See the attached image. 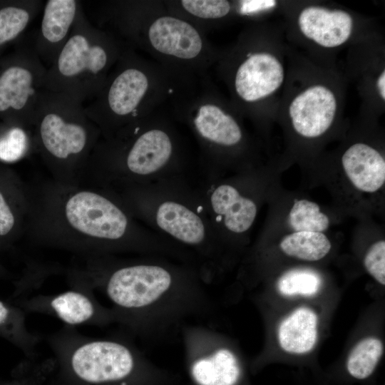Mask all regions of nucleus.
<instances>
[{
    "mask_svg": "<svg viewBox=\"0 0 385 385\" xmlns=\"http://www.w3.org/2000/svg\"><path fill=\"white\" fill-rule=\"evenodd\" d=\"M106 272L97 286L112 303L115 323L140 339L174 338L211 316L208 279L194 264L148 255Z\"/></svg>",
    "mask_w": 385,
    "mask_h": 385,
    "instance_id": "nucleus-1",
    "label": "nucleus"
},
{
    "mask_svg": "<svg viewBox=\"0 0 385 385\" xmlns=\"http://www.w3.org/2000/svg\"><path fill=\"white\" fill-rule=\"evenodd\" d=\"M101 9V21L106 29L180 78L209 76L221 56L205 32L171 13L163 1H110Z\"/></svg>",
    "mask_w": 385,
    "mask_h": 385,
    "instance_id": "nucleus-2",
    "label": "nucleus"
},
{
    "mask_svg": "<svg viewBox=\"0 0 385 385\" xmlns=\"http://www.w3.org/2000/svg\"><path fill=\"white\" fill-rule=\"evenodd\" d=\"M187 82L127 46L85 113L108 138L168 106L174 92Z\"/></svg>",
    "mask_w": 385,
    "mask_h": 385,
    "instance_id": "nucleus-3",
    "label": "nucleus"
},
{
    "mask_svg": "<svg viewBox=\"0 0 385 385\" xmlns=\"http://www.w3.org/2000/svg\"><path fill=\"white\" fill-rule=\"evenodd\" d=\"M75 376L90 385H175L177 376L153 363L132 344L62 331L50 340Z\"/></svg>",
    "mask_w": 385,
    "mask_h": 385,
    "instance_id": "nucleus-4",
    "label": "nucleus"
},
{
    "mask_svg": "<svg viewBox=\"0 0 385 385\" xmlns=\"http://www.w3.org/2000/svg\"><path fill=\"white\" fill-rule=\"evenodd\" d=\"M143 216L159 235L190 252L209 280L218 251L215 227L190 187L172 177L145 183Z\"/></svg>",
    "mask_w": 385,
    "mask_h": 385,
    "instance_id": "nucleus-5",
    "label": "nucleus"
},
{
    "mask_svg": "<svg viewBox=\"0 0 385 385\" xmlns=\"http://www.w3.org/2000/svg\"><path fill=\"white\" fill-rule=\"evenodd\" d=\"M126 46L108 29L93 25L81 6L68 41L47 68L44 89L91 102Z\"/></svg>",
    "mask_w": 385,
    "mask_h": 385,
    "instance_id": "nucleus-6",
    "label": "nucleus"
},
{
    "mask_svg": "<svg viewBox=\"0 0 385 385\" xmlns=\"http://www.w3.org/2000/svg\"><path fill=\"white\" fill-rule=\"evenodd\" d=\"M101 151L145 183L171 178L187 163L184 140L168 106L134 121L107 138Z\"/></svg>",
    "mask_w": 385,
    "mask_h": 385,
    "instance_id": "nucleus-7",
    "label": "nucleus"
},
{
    "mask_svg": "<svg viewBox=\"0 0 385 385\" xmlns=\"http://www.w3.org/2000/svg\"><path fill=\"white\" fill-rule=\"evenodd\" d=\"M84 108L66 94L42 91L33 124L41 148L48 158L64 162L86 154L100 130Z\"/></svg>",
    "mask_w": 385,
    "mask_h": 385,
    "instance_id": "nucleus-8",
    "label": "nucleus"
},
{
    "mask_svg": "<svg viewBox=\"0 0 385 385\" xmlns=\"http://www.w3.org/2000/svg\"><path fill=\"white\" fill-rule=\"evenodd\" d=\"M185 365L193 385H242L240 357L227 341L211 327L197 322L180 332Z\"/></svg>",
    "mask_w": 385,
    "mask_h": 385,
    "instance_id": "nucleus-9",
    "label": "nucleus"
},
{
    "mask_svg": "<svg viewBox=\"0 0 385 385\" xmlns=\"http://www.w3.org/2000/svg\"><path fill=\"white\" fill-rule=\"evenodd\" d=\"M215 66L236 102L246 108L255 106L272 95L284 79V68L279 59L250 45L244 38L230 53L222 52Z\"/></svg>",
    "mask_w": 385,
    "mask_h": 385,
    "instance_id": "nucleus-10",
    "label": "nucleus"
},
{
    "mask_svg": "<svg viewBox=\"0 0 385 385\" xmlns=\"http://www.w3.org/2000/svg\"><path fill=\"white\" fill-rule=\"evenodd\" d=\"M47 68L34 47V37L0 71V113H11L21 123L33 124Z\"/></svg>",
    "mask_w": 385,
    "mask_h": 385,
    "instance_id": "nucleus-11",
    "label": "nucleus"
},
{
    "mask_svg": "<svg viewBox=\"0 0 385 385\" xmlns=\"http://www.w3.org/2000/svg\"><path fill=\"white\" fill-rule=\"evenodd\" d=\"M65 212L76 230L111 244L124 240L130 228L126 214L117 205L91 191L73 195L66 202Z\"/></svg>",
    "mask_w": 385,
    "mask_h": 385,
    "instance_id": "nucleus-12",
    "label": "nucleus"
},
{
    "mask_svg": "<svg viewBox=\"0 0 385 385\" xmlns=\"http://www.w3.org/2000/svg\"><path fill=\"white\" fill-rule=\"evenodd\" d=\"M193 190L213 225H221L235 234L245 232L252 225L257 215V205L235 186L207 181L200 189Z\"/></svg>",
    "mask_w": 385,
    "mask_h": 385,
    "instance_id": "nucleus-13",
    "label": "nucleus"
},
{
    "mask_svg": "<svg viewBox=\"0 0 385 385\" xmlns=\"http://www.w3.org/2000/svg\"><path fill=\"white\" fill-rule=\"evenodd\" d=\"M29 308L32 312L52 314L65 324L105 326L115 323L111 308L101 304L84 290L71 289L54 295H38L31 299Z\"/></svg>",
    "mask_w": 385,
    "mask_h": 385,
    "instance_id": "nucleus-14",
    "label": "nucleus"
},
{
    "mask_svg": "<svg viewBox=\"0 0 385 385\" xmlns=\"http://www.w3.org/2000/svg\"><path fill=\"white\" fill-rule=\"evenodd\" d=\"M337 108L334 92L326 86L315 84L293 98L288 112L294 130L302 137L314 138L330 128Z\"/></svg>",
    "mask_w": 385,
    "mask_h": 385,
    "instance_id": "nucleus-15",
    "label": "nucleus"
},
{
    "mask_svg": "<svg viewBox=\"0 0 385 385\" xmlns=\"http://www.w3.org/2000/svg\"><path fill=\"white\" fill-rule=\"evenodd\" d=\"M81 6V1L77 0H48L44 3L34 47L47 68L68 41Z\"/></svg>",
    "mask_w": 385,
    "mask_h": 385,
    "instance_id": "nucleus-16",
    "label": "nucleus"
},
{
    "mask_svg": "<svg viewBox=\"0 0 385 385\" xmlns=\"http://www.w3.org/2000/svg\"><path fill=\"white\" fill-rule=\"evenodd\" d=\"M297 24L305 37L324 48H335L344 43L354 26L353 19L348 12L319 6L302 9Z\"/></svg>",
    "mask_w": 385,
    "mask_h": 385,
    "instance_id": "nucleus-17",
    "label": "nucleus"
},
{
    "mask_svg": "<svg viewBox=\"0 0 385 385\" xmlns=\"http://www.w3.org/2000/svg\"><path fill=\"white\" fill-rule=\"evenodd\" d=\"M342 164L350 182L359 190L374 192L385 183L384 158L367 144L351 145L344 153Z\"/></svg>",
    "mask_w": 385,
    "mask_h": 385,
    "instance_id": "nucleus-18",
    "label": "nucleus"
},
{
    "mask_svg": "<svg viewBox=\"0 0 385 385\" xmlns=\"http://www.w3.org/2000/svg\"><path fill=\"white\" fill-rule=\"evenodd\" d=\"M318 337V317L307 307H300L287 315L277 329L281 348L292 354H304L315 346Z\"/></svg>",
    "mask_w": 385,
    "mask_h": 385,
    "instance_id": "nucleus-19",
    "label": "nucleus"
},
{
    "mask_svg": "<svg viewBox=\"0 0 385 385\" xmlns=\"http://www.w3.org/2000/svg\"><path fill=\"white\" fill-rule=\"evenodd\" d=\"M163 1L171 13L190 21L205 33L227 19L233 11L232 4L227 0Z\"/></svg>",
    "mask_w": 385,
    "mask_h": 385,
    "instance_id": "nucleus-20",
    "label": "nucleus"
},
{
    "mask_svg": "<svg viewBox=\"0 0 385 385\" xmlns=\"http://www.w3.org/2000/svg\"><path fill=\"white\" fill-rule=\"evenodd\" d=\"M41 0H28L0 9V46L19 37L43 9Z\"/></svg>",
    "mask_w": 385,
    "mask_h": 385,
    "instance_id": "nucleus-21",
    "label": "nucleus"
},
{
    "mask_svg": "<svg viewBox=\"0 0 385 385\" xmlns=\"http://www.w3.org/2000/svg\"><path fill=\"white\" fill-rule=\"evenodd\" d=\"M279 247L289 257L305 261H317L329 252L332 245L322 232H294L284 237Z\"/></svg>",
    "mask_w": 385,
    "mask_h": 385,
    "instance_id": "nucleus-22",
    "label": "nucleus"
},
{
    "mask_svg": "<svg viewBox=\"0 0 385 385\" xmlns=\"http://www.w3.org/2000/svg\"><path fill=\"white\" fill-rule=\"evenodd\" d=\"M383 353V344L375 337L360 340L350 351L346 362L348 374L363 381L374 372Z\"/></svg>",
    "mask_w": 385,
    "mask_h": 385,
    "instance_id": "nucleus-23",
    "label": "nucleus"
},
{
    "mask_svg": "<svg viewBox=\"0 0 385 385\" xmlns=\"http://www.w3.org/2000/svg\"><path fill=\"white\" fill-rule=\"evenodd\" d=\"M322 279L318 272L307 268L287 271L277 280V288L280 294L287 297H312L320 290Z\"/></svg>",
    "mask_w": 385,
    "mask_h": 385,
    "instance_id": "nucleus-24",
    "label": "nucleus"
},
{
    "mask_svg": "<svg viewBox=\"0 0 385 385\" xmlns=\"http://www.w3.org/2000/svg\"><path fill=\"white\" fill-rule=\"evenodd\" d=\"M288 222L295 232H322L329 226V219L322 212L319 206L308 200H295L292 207Z\"/></svg>",
    "mask_w": 385,
    "mask_h": 385,
    "instance_id": "nucleus-25",
    "label": "nucleus"
},
{
    "mask_svg": "<svg viewBox=\"0 0 385 385\" xmlns=\"http://www.w3.org/2000/svg\"><path fill=\"white\" fill-rule=\"evenodd\" d=\"M29 147V140L24 129L11 127L0 137V160L15 162L26 155Z\"/></svg>",
    "mask_w": 385,
    "mask_h": 385,
    "instance_id": "nucleus-26",
    "label": "nucleus"
},
{
    "mask_svg": "<svg viewBox=\"0 0 385 385\" xmlns=\"http://www.w3.org/2000/svg\"><path fill=\"white\" fill-rule=\"evenodd\" d=\"M368 273L379 284H385V241L374 243L366 252L364 259Z\"/></svg>",
    "mask_w": 385,
    "mask_h": 385,
    "instance_id": "nucleus-27",
    "label": "nucleus"
},
{
    "mask_svg": "<svg viewBox=\"0 0 385 385\" xmlns=\"http://www.w3.org/2000/svg\"><path fill=\"white\" fill-rule=\"evenodd\" d=\"M14 225V217L0 192V235L10 232Z\"/></svg>",
    "mask_w": 385,
    "mask_h": 385,
    "instance_id": "nucleus-28",
    "label": "nucleus"
},
{
    "mask_svg": "<svg viewBox=\"0 0 385 385\" xmlns=\"http://www.w3.org/2000/svg\"><path fill=\"white\" fill-rule=\"evenodd\" d=\"M9 309L0 301V326L6 324L11 317Z\"/></svg>",
    "mask_w": 385,
    "mask_h": 385,
    "instance_id": "nucleus-29",
    "label": "nucleus"
},
{
    "mask_svg": "<svg viewBox=\"0 0 385 385\" xmlns=\"http://www.w3.org/2000/svg\"><path fill=\"white\" fill-rule=\"evenodd\" d=\"M376 88L381 99L385 100V71L379 74L376 80Z\"/></svg>",
    "mask_w": 385,
    "mask_h": 385,
    "instance_id": "nucleus-30",
    "label": "nucleus"
}]
</instances>
